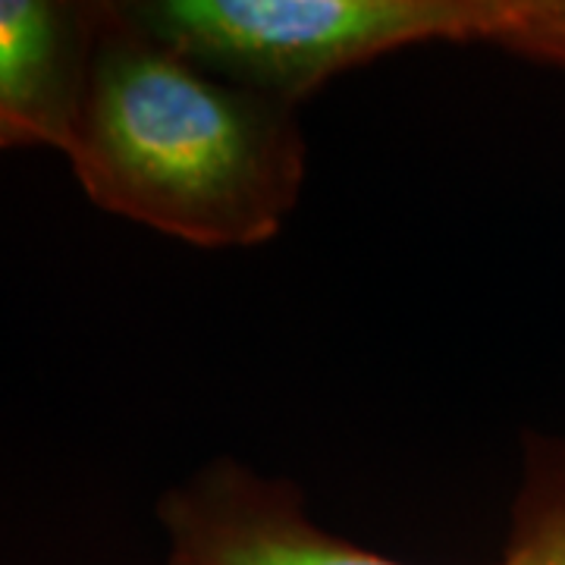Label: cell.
<instances>
[{
  "label": "cell",
  "instance_id": "obj_1",
  "mask_svg": "<svg viewBox=\"0 0 565 565\" xmlns=\"http://www.w3.org/2000/svg\"><path fill=\"white\" fill-rule=\"evenodd\" d=\"M61 154L107 214L195 248L274 243L299 207V104L204 66L132 3H98Z\"/></svg>",
  "mask_w": 565,
  "mask_h": 565
},
{
  "label": "cell",
  "instance_id": "obj_2",
  "mask_svg": "<svg viewBox=\"0 0 565 565\" xmlns=\"http://www.w3.org/2000/svg\"><path fill=\"white\" fill-rule=\"evenodd\" d=\"M167 565H408L315 522L299 484L236 456L199 465L158 500Z\"/></svg>",
  "mask_w": 565,
  "mask_h": 565
},
{
  "label": "cell",
  "instance_id": "obj_3",
  "mask_svg": "<svg viewBox=\"0 0 565 565\" xmlns=\"http://www.w3.org/2000/svg\"><path fill=\"white\" fill-rule=\"evenodd\" d=\"M95 20L98 3L0 0V151H63Z\"/></svg>",
  "mask_w": 565,
  "mask_h": 565
},
{
  "label": "cell",
  "instance_id": "obj_4",
  "mask_svg": "<svg viewBox=\"0 0 565 565\" xmlns=\"http://www.w3.org/2000/svg\"><path fill=\"white\" fill-rule=\"evenodd\" d=\"M500 565H565V437H527Z\"/></svg>",
  "mask_w": 565,
  "mask_h": 565
}]
</instances>
